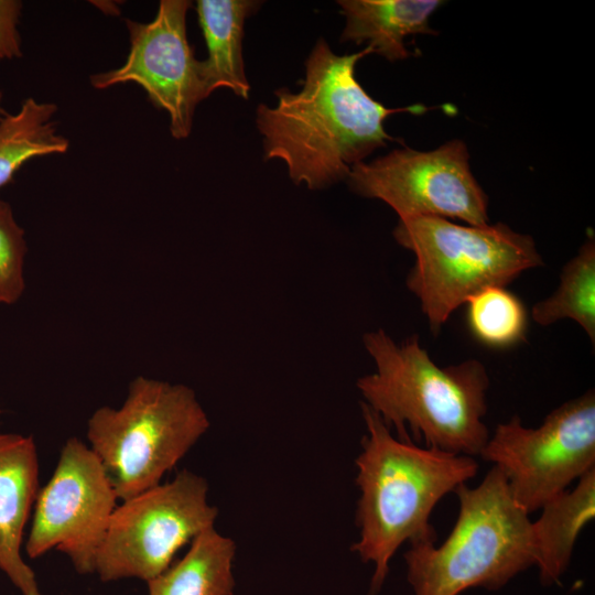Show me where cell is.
Returning <instances> with one entry per match:
<instances>
[{"mask_svg":"<svg viewBox=\"0 0 595 595\" xmlns=\"http://www.w3.org/2000/svg\"><path fill=\"white\" fill-rule=\"evenodd\" d=\"M371 53L366 47L338 55L320 39L305 62L301 90L279 89L274 107L258 106L264 156L282 160L295 184L321 190L347 180L355 164L396 141L383 128L388 116L426 110L422 105L387 108L368 95L355 67Z\"/></svg>","mask_w":595,"mask_h":595,"instance_id":"cell-1","label":"cell"},{"mask_svg":"<svg viewBox=\"0 0 595 595\" xmlns=\"http://www.w3.org/2000/svg\"><path fill=\"white\" fill-rule=\"evenodd\" d=\"M361 410L367 434L356 458L359 540L351 551L364 562L374 563L370 594L375 595L387 578L391 558L405 541H436L429 522L434 507L475 477L478 463L473 456L397 439L365 402Z\"/></svg>","mask_w":595,"mask_h":595,"instance_id":"cell-2","label":"cell"},{"mask_svg":"<svg viewBox=\"0 0 595 595\" xmlns=\"http://www.w3.org/2000/svg\"><path fill=\"white\" fill-rule=\"evenodd\" d=\"M376 371L358 379L366 404L400 440L423 439L426 447L479 455L489 439L484 423L489 377L477 359L441 367L418 335L397 344L386 332L366 333Z\"/></svg>","mask_w":595,"mask_h":595,"instance_id":"cell-3","label":"cell"},{"mask_svg":"<svg viewBox=\"0 0 595 595\" xmlns=\"http://www.w3.org/2000/svg\"><path fill=\"white\" fill-rule=\"evenodd\" d=\"M454 493L458 515L446 540L411 544L404 554L413 595L497 591L536 564L532 521L496 466L477 487L465 483Z\"/></svg>","mask_w":595,"mask_h":595,"instance_id":"cell-4","label":"cell"},{"mask_svg":"<svg viewBox=\"0 0 595 595\" xmlns=\"http://www.w3.org/2000/svg\"><path fill=\"white\" fill-rule=\"evenodd\" d=\"M393 237L415 256L407 286L434 335L473 295L506 288L522 272L543 266L533 238L502 223L463 226L441 217H413L399 219Z\"/></svg>","mask_w":595,"mask_h":595,"instance_id":"cell-5","label":"cell"},{"mask_svg":"<svg viewBox=\"0 0 595 595\" xmlns=\"http://www.w3.org/2000/svg\"><path fill=\"white\" fill-rule=\"evenodd\" d=\"M208 428L190 387L138 376L119 408L91 413L86 436L122 501L161 484Z\"/></svg>","mask_w":595,"mask_h":595,"instance_id":"cell-6","label":"cell"},{"mask_svg":"<svg viewBox=\"0 0 595 595\" xmlns=\"http://www.w3.org/2000/svg\"><path fill=\"white\" fill-rule=\"evenodd\" d=\"M208 484L190 470L120 501L110 518L97 554L95 573L101 582L156 577L176 552L218 515L207 499Z\"/></svg>","mask_w":595,"mask_h":595,"instance_id":"cell-7","label":"cell"},{"mask_svg":"<svg viewBox=\"0 0 595 595\" xmlns=\"http://www.w3.org/2000/svg\"><path fill=\"white\" fill-rule=\"evenodd\" d=\"M479 456L502 473L527 513L541 509L595 468L594 390L562 403L538 428L518 415L498 424Z\"/></svg>","mask_w":595,"mask_h":595,"instance_id":"cell-8","label":"cell"},{"mask_svg":"<svg viewBox=\"0 0 595 595\" xmlns=\"http://www.w3.org/2000/svg\"><path fill=\"white\" fill-rule=\"evenodd\" d=\"M466 144L452 140L431 151L403 147L347 176L355 193L388 204L399 219L433 216L488 225V197L469 167Z\"/></svg>","mask_w":595,"mask_h":595,"instance_id":"cell-9","label":"cell"},{"mask_svg":"<svg viewBox=\"0 0 595 595\" xmlns=\"http://www.w3.org/2000/svg\"><path fill=\"white\" fill-rule=\"evenodd\" d=\"M117 494L95 453L78 437L63 445L50 480L37 494L25 552L58 550L79 574L95 573Z\"/></svg>","mask_w":595,"mask_h":595,"instance_id":"cell-10","label":"cell"},{"mask_svg":"<svg viewBox=\"0 0 595 595\" xmlns=\"http://www.w3.org/2000/svg\"><path fill=\"white\" fill-rule=\"evenodd\" d=\"M191 6L187 0H161L152 21L126 20L130 50L125 63L90 76L97 89L129 82L141 86L152 105L169 115L175 139L190 136L195 108L207 98L201 61L186 35Z\"/></svg>","mask_w":595,"mask_h":595,"instance_id":"cell-11","label":"cell"},{"mask_svg":"<svg viewBox=\"0 0 595 595\" xmlns=\"http://www.w3.org/2000/svg\"><path fill=\"white\" fill-rule=\"evenodd\" d=\"M39 490L33 437L0 433V570L22 595H42L35 573L21 551Z\"/></svg>","mask_w":595,"mask_h":595,"instance_id":"cell-12","label":"cell"},{"mask_svg":"<svg viewBox=\"0 0 595 595\" xmlns=\"http://www.w3.org/2000/svg\"><path fill=\"white\" fill-rule=\"evenodd\" d=\"M346 18L342 42L367 43L372 53L388 61L405 60L408 35L434 34L429 19L442 4L439 0H342Z\"/></svg>","mask_w":595,"mask_h":595,"instance_id":"cell-13","label":"cell"},{"mask_svg":"<svg viewBox=\"0 0 595 595\" xmlns=\"http://www.w3.org/2000/svg\"><path fill=\"white\" fill-rule=\"evenodd\" d=\"M260 7L252 0H198V23L207 47L201 61V74L206 96L226 87L248 99L249 83L242 58L246 19Z\"/></svg>","mask_w":595,"mask_h":595,"instance_id":"cell-14","label":"cell"},{"mask_svg":"<svg viewBox=\"0 0 595 595\" xmlns=\"http://www.w3.org/2000/svg\"><path fill=\"white\" fill-rule=\"evenodd\" d=\"M595 516V468L577 479L572 490H564L541 508L532 522L534 566L540 582L559 584L571 562L576 539Z\"/></svg>","mask_w":595,"mask_h":595,"instance_id":"cell-15","label":"cell"},{"mask_svg":"<svg viewBox=\"0 0 595 595\" xmlns=\"http://www.w3.org/2000/svg\"><path fill=\"white\" fill-rule=\"evenodd\" d=\"M235 553L230 538L208 528L178 562L147 582L149 595H232Z\"/></svg>","mask_w":595,"mask_h":595,"instance_id":"cell-16","label":"cell"},{"mask_svg":"<svg viewBox=\"0 0 595 595\" xmlns=\"http://www.w3.org/2000/svg\"><path fill=\"white\" fill-rule=\"evenodd\" d=\"M56 111L54 104L29 97L15 113L0 119V188L29 160L68 150V139L57 132L53 120Z\"/></svg>","mask_w":595,"mask_h":595,"instance_id":"cell-17","label":"cell"},{"mask_svg":"<svg viewBox=\"0 0 595 595\" xmlns=\"http://www.w3.org/2000/svg\"><path fill=\"white\" fill-rule=\"evenodd\" d=\"M532 320L549 326L560 320L576 322L595 343V239L589 234L577 253L562 269L558 289L536 303Z\"/></svg>","mask_w":595,"mask_h":595,"instance_id":"cell-18","label":"cell"},{"mask_svg":"<svg viewBox=\"0 0 595 595\" xmlns=\"http://www.w3.org/2000/svg\"><path fill=\"white\" fill-rule=\"evenodd\" d=\"M466 303L468 327L484 345L506 348L524 340L528 325L526 307L506 288L485 289Z\"/></svg>","mask_w":595,"mask_h":595,"instance_id":"cell-19","label":"cell"},{"mask_svg":"<svg viewBox=\"0 0 595 595\" xmlns=\"http://www.w3.org/2000/svg\"><path fill=\"white\" fill-rule=\"evenodd\" d=\"M26 241L10 204L0 198V306L18 302L25 290Z\"/></svg>","mask_w":595,"mask_h":595,"instance_id":"cell-20","label":"cell"},{"mask_svg":"<svg viewBox=\"0 0 595 595\" xmlns=\"http://www.w3.org/2000/svg\"><path fill=\"white\" fill-rule=\"evenodd\" d=\"M21 11L22 2L0 0V61L22 56L21 36L18 30Z\"/></svg>","mask_w":595,"mask_h":595,"instance_id":"cell-21","label":"cell"},{"mask_svg":"<svg viewBox=\"0 0 595 595\" xmlns=\"http://www.w3.org/2000/svg\"><path fill=\"white\" fill-rule=\"evenodd\" d=\"M1 100H2V94L0 91V119L7 115V112L3 110V108L1 107Z\"/></svg>","mask_w":595,"mask_h":595,"instance_id":"cell-22","label":"cell"}]
</instances>
